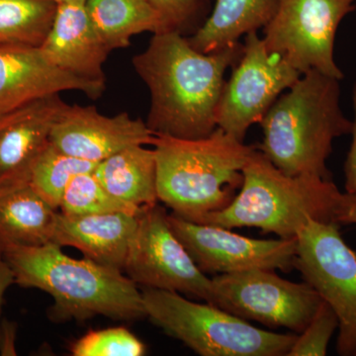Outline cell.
<instances>
[{"instance_id": "obj_1", "label": "cell", "mask_w": 356, "mask_h": 356, "mask_svg": "<svg viewBox=\"0 0 356 356\" xmlns=\"http://www.w3.org/2000/svg\"><path fill=\"white\" fill-rule=\"evenodd\" d=\"M243 54V44L203 54L181 32L156 33L133 67L151 95L147 125L154 135L201 139L217 128L225 74Z\"/></svg>"}, {"instance_id": "obj_2", "label": "cell", "mask_w": 356, "mask_h": 356, "mask_svg": "<svg viewBox=\"0 0 356 356\" xmlns=\"http://www.w3.org/2000/svg\"><path fill=\"white\" fill-rule=\"evenodd\" d=\"M62 248L48 243L2 250L15 284L41 290L54 300L48 311L53 322H83L96 316L116 321L147 318L142 292L123 271L86 257L72 259Z\"/></svg>"}, {"instance_id": "obj_3", "label": "cell", "mask_w": 356, "mask_h": 356, "mask_svg": "<svg viewBox=\"0 0 356 356\" xmlns=\"http://www.w3.org/2000/svg\"><path fill=\"white\" fill-rule=\"evenodd\" d=\"M341 79L309 70L281 95L259 122L264 139L255 146L290 177L332 180L327 166L337 138L351 134L341 107Z\"/></svg>"}, {"instance_id": "obj_4", "label": "cell", "mask_w": 356, "mask_h": 356, "mask_svg": "<svg viewBox=\"0 0 356 356\" xmlns=\"http://www.w3.org/2000/svg\"><path fill=\"white\" fill-rule=\"evenodd\" d=\"M152 146L159 201L189 221L228 207L255 149L219 127L201 139L156 135Z\"/></svg>"}, {"instance_id": "obj_5", "label": "cell", "mask_w": 356, "mask_h": 356, "mask_svg": "<svg viewBox=\"0 0 356 356\" xmlns=\"http://www.w3.org/2000/svg\"><path fill=\"white\" fill-rule=\"evenodd\" d=\"M243 175L242 187L228 207L191 222L227 229L257 228L286 240L297 238L311 220L336 222L341 192L332 180L285 175L257 147Z\"/></svg>"}, {"instance_id": "obj_6", "label": "cell", "mask_w": 356, "mask_h": 356, "mask_svg": "<svg viewBox=\"0 0 356 356\" xmlns=\"http://www.w3.org/2000/svg\"><path fill=\"white\" fill-rule=\"evenodd\" d=\"M147 318L201 356H287L297 334L259 329L213 304L142 287Z\"/></svg>"}, {"instance_id": "obj_7", "label": "cell", "mask_w": 356, "mask_h": 356, "mask_svg": "<svg viewBox=\"0 0 356 356\" xmlns=\"http://www.w3.org/2000/svg\"><path fill=\"white\" fill-rule=\"evenodd\" d=\"M339 225L311 220L297 236L295 268L339 320L337 351L356 356V254Z\"/></svg>"}, {"instance_id": "obj_8", "label": "cell", "mask_w": 356, "mask_h": 356, "mask_svg": "<svg viewBox=\"0 0 356 356\" xmlns=\"http://www.w3.org/2000/svg\"><path fill=\"white\" fill-rule=\"evenodd\" d=\"M355 0H277L273 18L264 27L267 51L277 54L303 74L317 70L343 79L334 60V41Z\"/></svg>"}, {"instance_id": "obj_9", "label": "cell", "mask_w": 356, "mask_h": 356, "mask_svg": "<svg viewBox=\"0 0 356 356\" xmlns=\"http://www.w3.org/2000/svg\"><path fill=\"white\" fill-rule=\"evenodd\" d=\"M212 280L214 305L245 321L301 334L322 305L308 283L283 280L275 270L247 269Z\"/></svg>"}, {"instance_id": "obj_10", "label": "cell", "mask_w": 356, "mask_h": 356, "mask_svg": "<svg viewBox=\"0 0 356 356\" xmlns=\"http://www.w3.org/2000/svg\"><path fill=\"white\" fill-rule=\"evenodd\" d=\"M123 273L142 287L177 292L214 305L212 280L196 266L158 203L140 211Z\"/></svg>"}, {"instance_id": "obj_11", "label": "cell", "mask_w": 356, "mask_h": 356, "mask_svg": "<svg viewBox=\"0 0 356 356\" xmlns=\"http://www.w3.org/2000/svg\"><path fill=\"white\" fill-rule=\"evenodd\" d=\"M284 58L267 51L257 32L245 36L243 54L225 83L217 112V127L238 140L259 123L283 91L301 77Z\"/></svg>"}, {"instance_id": "obj_12", "label": "cell", "mask_w": 356, "mask_h": 356, "mask_svg": "<svg viewBox=\"0 0 356 356\" xmlns=\"http://www.w3.org/2000/svg\"><path fill=\"white\" fill-rule=\"evenodd\" d=\"M173 233L205 274L238 273L252 268L289 273L295 268L297 238L257 240L231 229L199 224L168 215Z\"/></svg>"}, {"instance_id": "obj_13", "label": "cell", "mask_w": 356, "mask_h": 356, "mask_svg": "<svg viewBox=\"0 0 356 356\" xmlns=\"http://www.w3.org/2000/svg\"><path fill=\"white\" fill-rule=\"evenodd\" d=\"M146 122L122 112L105 116L95 106L67 104L51 129L50 142L60 151L98 163L126 147L153 145Z\"/></svg>"}, {"instance_id": "obj_14", "label": "cell", "mask_w": 356, "mask_h": 356, "mask_svg": "<svg viewBox=\"0 0 356 356\" xmlns=\"http://www.w3.org/2000/svg\"><path fill=\"white\" fill-rule=\"evenodd\" d=\"M67 103L44 96L0 116V193L30 184L37 159Z\"/></svg>"}, {"instance_id": "obj_15", "label": "cell", "mask_w": 356, "mask_h": 356, "mask_svg": "<svg viewBox=\"0 0 356 356\" xmlns=\"http://www.w3.org/2000/svg\"><path fill=\"white\" fill-rule=\"evenodd\" d=\"M105 88L58 69L38 47L0 46V116L64 91H81L97 99Z\"/></svg>"}, {"instance_id": "obj_16", "label": "cell", "mask_w": 356, "mask_h": 356, "mask_svg": "<svg viewBox=\"0 0 356 356\" xmlns=\"http://www.w3.org/2000/svg\"><path fill=\"white\" fill-rule=\"evenodd\" d=\"M40 49L58 69L105 86L103 65L111 51L91 23L86 3L58 4L51 31Z\"/></svg>"}, {"instance_id": "obj_17", "label": "cell", "mask_w": 356, "mask_h": 356, "mask_svg": "<svg viewBox=\"0 0 356 356\" xmlns=\"http://www.w3.org/2000/svg\"><path fill=\"white\" fill-rule=\"evenodd\" d=\"M140 213L70 217L58 211L51 243L76 248L86 259L123 271Z\"/></svg>"}, {"instance_id": "obj_18", "label": "cell", "mask_w": 356, "mask_h": 356, "mask_svg": "<svg viewBox=\"0 0 356 356\" xmlns=\"http://www.w3.org/2000/svg\"><path fill=\"white\" fill-rule=\"evenodd\" d=\"M58 211L30 184L0 193V250L51 243Z\"/></svg>"}, {"instance_id": "obj_19", "label": "cell", "mask_w": 356, "mask_h": 356, "mask_svg": "<svg viewBox=\"0 0 356 356\" xmlns=\"http://www.w3.org/2000/svg\"><path fill=\"white\" fill-rule=\"evenodd\" d=\"M93 173L115 197L138 207L159 202L153 149L132 146L100 161Z\"/></svg>"}, {"instance_id": "obj_20", "label": "cell", "mask_w": 356, "mask_h": 356, "mask_svg": "<svg viewBox=\"0 0 356 356\" xmlns=\"http://www.w3.org/2000/svg\"><path fill=\"white\" fill-rule=\"evenodd\" d=\"M277 0H216L212 14L188 39L195 50L214 53L238 43L250 32L259 31L270 21Z\"/></svg>"}, {"instance_id": "obj_21", "label": "cell", "mask_w": 356, "mask_h": 356, "mask_svg": "<svg viewBox=\"0 0 356 356\" xmlns=\"http://www.w3.org/2000/svg\"><path fill=\"white\" fill-rule=\"evenodd\" d=\"M91 23L110 51L127 48L140 33L166 31L161 14L149 0H88Z\"/></svg>"}, {"instance_id": "obj_22", "label": "cell", "mask_w": 356, "mask_h": 356, "mask_svg": "<svg viewBox=\"0 0 356 356\" xmlns=\"http://www.w3.org/2000/svg\"><path fill=\"white\" fill-rule=\"evenodd\" d=\"M55 0H0V46L40 47L55 20Z\"/></svg>"}, {"instance_id": "obj_23", "label": "cell", "mask_w": 356, "mask_h": 356, "mask_svg": "<svg viewBox=\"0 0 356 356\" xmlns=\"http://www.w3.org/2000/svg\"><path fill=\"white\" fill-rule=\"evenodd\" d=\"M96 165L97 163L60 151L50 142L33 168L30 185L47 203L58 211L72 178L81 173L93 172Z\"/></svg>"}, {"instance_id": "obj_24", "label": "cell", "mask_w": 356, "mask_h": 356, "mask_svg": "<svg viewBox=\"0 0 356 356\" xmlns=\"http://www.w3.org/2000/svg\"><path fill=\"white\" fill-rule=\"evenodd\" d=\"M143 207L124 202L109 193L96 178L93 172H83L72 178L67 185L60 211L65 216L123 212L139 214Z\"/></svg>"}, {"instance_id": "obj_25", "label": "cell", "mask_w": 356, "mask_h": 356, "mask_svg": "<svg viewBox=\"0 0 356 356\" xmlns=\"http://www.w3.org/2000/svg\"><path fill=\"white\" fill-rule=\"evenodd\" d=\"M74 356H142L146 346L124 327L89 331L70 346Z\"/></svg>"}, {"instance_id": "obj_26", "label": "cell", "mask_w": 356, "mask_h": 356, "mask_svg": "<svg viewBox=\"0 0 356 356\" xmlns=\"http://www.w3.org/2000/svg\"><path fill=\"white\" fill-rule=\"evenodd\" d=\"M339 329V320L334 310L323 302L315 317L301 334L287 356H324L334 332Z\"/></svg>"}, {"instance_id": "obj_27", "label": "cell", "mask_w": 356, "mask_h": 356, "mask_svg": "<svg viewBox=\"0 0 356 356\" xmlns=\"http://www.w3.org/2000/svg\"><path fill=\"white\" fill-rule=\"evenodd\" d=\"M161 14L166 31L181 32L182 27L198 10L200 0H149Z\"/></svg>"}, {"instance_id": "obj_28", "label": "cell", "mask_w": 356, "mask_h": 356, "mask_svg": "<svg viewBox=\"0 0 356 356\" xmlns=\"http://www.w3.org/2000/svg\"><path fill=\"white\" fill-rule=\"evenodd\" d=\"M353 110H355V119L353 121V131H351L353 142L344 163V177H346L344 188L346 193L356 194V83L353 88Z\"/></svg>"}, {"instance_id": "obj_29", "label": "cell", "mask_w": 356, "mask_h": 356, "mask_svg": "<svg viewBox=\"0 0 356 356\" xmlns=\"http://www.w3.org/2000/svg\"><path fill=\"white\" fill-rule=\"evenodd\" d=\"M334 220L339 226L356 225V194L341 193L337 202Z\"/></svg>"}, {"instance_id": "obj_30", "label": "cell", "mask_w": 356, "mask_h": 356, "mask_svg": "<svg viewBox=\"0 0 356 356\" xmlns=\"http://www.w3.org/2000/svg\"><path fill=\"white\" fill-rule=\"evenodd\" d=\"M13 284H15V277H14L13 269L4 259L3 252L0 250V315H1L4 295Z\"/></svg>"}, {"instance_id": "obj_31", "label": "cell", "mask_w": 356, "mask_h": 356, "mask_svg": "<svg viewBox=\"0 0 356 356\" xmlns=\"http://www.w3.org/2000/svg\"><path fill=\"white\" fill-rule=\"evenodd\" d=\"M58 4L63 3H86L88 0H55Z\"/></svg>"}, {"instance_id": "obj_32", "label": "cell", "mask_w": 356, "mask_h": 356, "mask_svg": "<svg viewBox=\"0 0 356 356\" xmlns=\"http://www.w3.org/2000/svg\"><path fill=\"white\" fill-rule=\"evenodd\" d=\"M355 10H356V0H355Z\"/></svg>"}]
</instances>
